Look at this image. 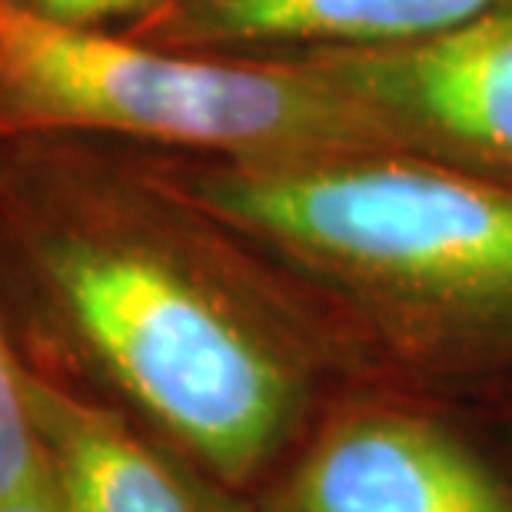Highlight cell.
Segmentation results:
<instances>
[{
  "mask_svg": "<svg viewBox=\"0 0 512 512\" xmlns=\"http://www.w3.org/2000/svg\"><path fill=\"white\" fill-rule=\"evenodd\" d=\"M10 213L20 360L120 406L200 473L256 496L343 386L340 343L260 256L167 193Z\"/></svg>",
  "mask_w": 512,
  "mask_h": 512,
  "instance_id": "obj_1",
  "label": "cell"
},
{
  "mask_svg": "<svg viewBox=\"0 0 512 512\" xmlns=\"http://www.w3.org/2000/svg\"><path fill=\"white\" fill-rule=\"evenodd\" d=\"M153 187L280 273L360 373L512 380V187L403 150L203 163Z\"/></svg>",
  "mask_w": 512,
  "mask_h": 512,
  "instance_id": "obj_2",
  "label": "cell"
},
{
  "mask_svg": "<svg viewBox=\"0 0 512 512\" xmlns=\"http://www.w3.org/2000/svg\"><path fill=\"white\" fill-rule=\"evenodd\" d=\"M0 130L114 133L227 163L396 150L310 57L163 47L14 0H0Z\"/></svg>",
  "mask_w": 512,
  "mask_h": 512,
  "instance_id": "obj_3",
  "label": "cell"
},
{
  "mask_svg": "<svg viewBox=\"0 0 512 512\" xmlns=\"http://www.w3.org/2000/svg\"><path fill=\"white\" fill-rule=\"evenodd\" d=\"M260 512H512V476L436 396L353 383L253 496Z\"/></svg>",
  "mask_w": 512,
  "mask_h": 512,
  "instance_id": "obj_4",
  "label": "cell"
},
{
  "mask_svg": "<svg viewBox=\"0 0 512 512\" xmlns=\"http://www.w3.org/2000/svg\"><path fill=\"white\" fill-rule=\"evenodd\" d=\"M310 57L396 150L512 187V4L439 37Z\"/></svg>",
  "mask_w": 512,
  "mask_h": 512,
  "instance_id": "obj_5",
  "label": "cell"
},
{
  "mask_svg": "<svg viewBox=\"0 0 512 512\" xmlns=\"http://www.w3.org/2000/svg\"><path fill=\"white\" fill-rule=\"evenodd\" d=\"M27 399L57 512H233L243 499L87 389L27 366Z\"/></svg>",
  "mask_w": 512,
  "mask_h": 512,
  "instance_id": "obj_6",
  "label": "cell"
},
{
  "mask_svg": "<svg viewBox=\"0 0 512 512\" xmlns=\"http://www.w3.org/2000/svg\"><path fill=\"white\" fill-rule=\"evenodd\" d=\"M512 0H167L137 40L217 54H323L439 37Z\"/></svg>",
  "mask_w": 512,
  "mask_h": 512,
  "instance_id": "obj_7",
  "label": "cell"
},
{
  "mask_svg": "<svg viewBox=\"0 0 512 512\" xmlns=\"http://www.w3.org/2000/svg\"><path fill=\"white\" fill-rule=\"evenodd\" d=\"M47 486L40 443L30 419L27 366L0 320V499Z\"/></svg>",
  "mask_w": 512,
  "mask_h": 512,
  "instance_id": "obj_8",
  "label": "cell"
},
{
  "mask_svg": "<svg viewBox=\"0 0 512 512\" xmlns=\"http://www.w3.org/2000/svg\"><path fill=\"white\" fill-rule=\"evenodd\" d=\"M30 14L80 30H130L167 0H14Z\"/></svg>",
  "mask_w": 512,
  "mask_h": 512,
  "instance_id": "obj_9",
  "label": "cell"
},
{
  "mask_svg": "<svg viewBox=\"0 0 512 512\" xmlns=\"http://www.w3.org/2000/svg\"><path fill=\"white\" fill-rule=\"evenodd\" d=\"M0 512H57V509L50 503L47 486H40V489H30V493L0 499Z\"/></svg>",
  "mask_w": 512,
  "mask_h": 512,
  "instance_id": "obj_10",
  "label": "cell"
},
{
  "mask_svg": "<svg viewBox=\"0 0 512 512\" xmlns=\"http://www.w3.org/2000/svg\"><path fill=\"white\" fill-rule=\"evenodd\" d=\"M233 512H260V509H256V503H253L250 496H243L240 503H237V509H233Z\"/></svg>",
  "mask_w": 512,
  "mask_h": 512,
  "instance_id": "obj_11",
  "label": "cell"
}]
</instances>
